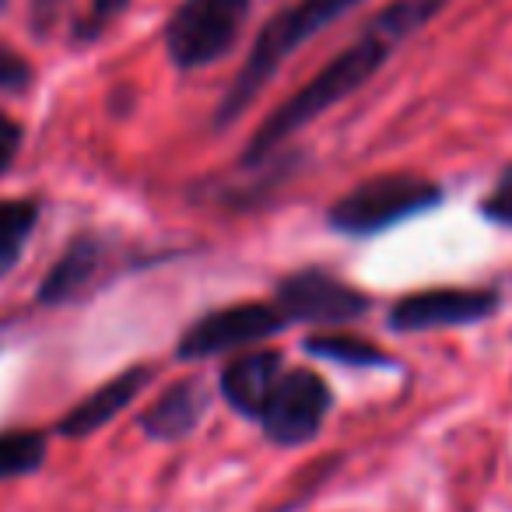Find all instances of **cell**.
<instances>
[{
	"label": "cell",
	"instance_id": "cell-14",
	"mask_svg": "<svg viewBox=\"0 0 512 512\" xmlns=\"http://www.w3.org/2000/svg\"><path fill=\"white\" fill-rule=\"evenodd\" d=\"M302 351L320 362L348 365V369H393V355H386L379 344L355 334H313L302 341Z\"/></svg>",
	"mask_w": 512,
	"mask_h": 512
},
{
	"label": "cell",
	"instance_id": "cell-16",
	"mask_svg": "<svg viewBox=\"0 0 512 512\" xmlns=\"http://www.w3.org/2000/svg\"><path fill=\"white\" fill-rule=\"evenodd\" d=\"M134 0H88L85 11L71 25V46H92L120 22Z\"/></svg>",
	"mask_w": 512,
	"mask_h": 512
},
{
	"label": "cell",
	"instance_id": "cell-11",
	"mask_svg": "<svg viewBox=\"0 0 512 512\" xmlns=\"http://www.w3.org/2000/svg\"><path fill=\"white\" fill-rule=\"evenodd\" d=\"M211 411V390L200 376H186L176 379L172 386H165L162 393L155 397V404H148L137 418L144 439L151 442H183L190 439L193 432L200 428V421L207 418Z\"/></svg>",
	"mask_w": 512,
	"mask_h": 512
},
{
	"label": "cell",
	"instance_id": "cell-17",
	"mask_svg": "<svg viewBox=\"0 0 512 512\" xmlns=\"http://www.w3.org/2000/svg\"><path fill=\"white\" fill-rule=\"evenodd\" d=\"M36 81V67L18 50L0 43V92L4 95H25Z\"/></svg>",
	"mask_w": 512,
	"mask_h": 512
},
{
	"label": "cell",
	"instance_id": "cell-15",
	"mask_svg": "<svg viewBox=\"0 0 512 512\" xmlns=\"http://www.w3.org/2000/svg\"><path fill=\"white\" fill-rule=\"evenodd\" d=\"M46 456H50V435L39 432V428L0 432V484L39 474Z\"/></svg>",
	"mask_w": 512,
	"mask_h": 512
},
{
	"label": "cell",
	"instance_id": "cell-3",
	"mask_svg": "<svg viewBox=\"0 0 512 512\" xmlns=\"http://www.w3.org/2000/svg\"><path fill=\"white\" fill-rule=\"evenodd\" d=\"M442 204V186L418 172H383L351 186L327 211V225L348 239H369Z\"/></svg>",
	"mask_w": 512,
	"mask_h": 512
},
{
	"label": "cell",
	"instance_id": "cell-13",
	"mask_svg": "<svg viewBox=\"0 0 512 512\" xmlns=\"http://www.w3.org/2000/svg\"><path fill=\"white\" fill-rule=\"evenodd\" d=\"M43 218V200L36 197H8L0 200V281L22 264L25 249Z\"/></svg>",
	"mask_w": 512,
	"mask_h": 512
},
{
	"label": "cell",
	"instance_id": "cell-5",
	"mask_svg": "<svg viewBox=\"0 0 512 512\" xmlns=\"http://www.w3.org/2000/svg\"><path fill=\"white\" fill-rule=\"evenodd\" d=\"M292 323L278 309V302H232L218 306L211 313L197 316L190 327L179 334L176 358L179 362H207L218 355H235V351H253L256 344L271 341Z\"/></svg>",
	"mask_w": 512,
	"mask_h": 512
},
{
	"label": "cell",
	"instance_id": "cell-4",
	"mask_svg": "<svg viewBox=\"0 0 512 512\" xmlns=\"http://www.w3.org/2000/svg\"><path fill=\"white\" fill-rule=\"evenodd\" d=\"M253 0H179L162 29L176 71H204L225 60L246 32Z\"/></svg>",
	"mask_w": 512,
	"mask_h": 512
},
{
	"label": "cell",
	"instance_id": "cell-10",
	"mask_svg": "<svg viewBox=\"0 0 512 512\" xmlns=\"http://www.w3.org/2000/svg\"><path fill=\"white\" fill-rule=\"evenodd\" d=\"M155 376H158L155 365H144V362L116 372V376L106 379L99 390L88 393L81 404H74L71 411L57 421L53 432H57L60 439H88V435H95L99 428H106L109 421L120 418V414L127 411L151 383H155Z\"/></svg>",
	"mask_w": 512,
	"mask_h": 512
},
{
	"label": "cell",
	"instance_id": "cell-19",
	"mask_svg": "<svg viewBox=\"0 0 512 512\" xmlns=\"http://www.w3.org/2000/svg\"><path fill=\"white\" fill-rule=\"evenodd\" d=\"M22 144H25V127L15 120V116L0 113V179L8 176L11 165L18 162Z\"/></svg>",
	"mask_w": 512,
	"mask_h": 512
},
{
	"label": "cell",
	"instance_id": "cell-9",
	"mask_svg": "<svg viewBox=\"0 0 512 512\" xmlns=\"http://www.w3.org/2000/svg\"><path fill=\"white\" fill-rule=\"evenodd\" d=\"M495 309L498 295L491 288H428L393 302L386 323L397 334H428V330L481 323Z\"/></svg>",
	"mask_w": 512,
	"mask_h": 512
},
{
	"label": "cell",
	"instance_id": "cell-7",
	"mask_svg": "<svg viewBox=\"0 0 512 512\" xmlns=\"http://www.w3.org/2000/svg\"><path fill=\"white\" fill-rule=\"evenodd\" d=\"M274 302L285 313V320L306 323V327H344L362 320L372 309V295L348 285L337 274L323 267H302L274 285Z\"/></svg>",
	"mask_w": 512,
	"mask_h": 512
},
{
	"label": "cell",
	"instance_id": "cell-12",
	"mask_svg": "<svg viewBox=\"0 0 512 512\" xmlns=\"http://www.w3.org/2000/svg\"><path fill=\"white\" fill-rule=\"evenodd\" d=\"M285 358L281 351L271 348H253L246 355L232 358L218 376V393L239 418L260 421L267 400H271L278 379L285 376Z\"/></svg>",
	"mask_w": 512,
	"mask_h": 512
},
{
	"label": "cell",
	"instance_id": "cell-8",
	"mask_svg": "<svg viewBox=\"0 0 512 512\" xmlns=\"http://www.w3.org/2000/svg\"><path fill=\"white\" fill-rule=\"evenodd\" d=\"M330 411H334V393L320 372L285 369L256 425L264 428L267 442L274 446L299 449L320 435Z\"/></svg>",
	"mask_w": 512,
	"mask_h": 512
},
{
	"label": "cell",
	"instance_id": "cell-6",
	"mask_svg": "<svg viewBox=\"0 0 512 512\" xmlns=\"http://www.w3.org/2000/svg\"><path fill=\"white\" fill-rule=\"evenodd\" d=\"M123 249L106 232H78L57 256V264L46 271L36 288V302L46 309H67L99 295L116 274L123 271Z\"/></svg>",
	"mask_w": 512,
	"mask_h": 512
},
{
	"label": "cell",
	"instance_id": "cell-20",
	"mask_svg": "<svg viewBox=\"0 0 512 512\" xmlns=\"http://www.w3.org/2000/svg\"><path fill=\"white\" fill-rule=\"evenodd\" d=\"M67 4H71V0H32V8H29L32 32H36L39 39L50 36V32L60 25V18H64Z\"/></svg>",
	"mask_w": 512,
	"mask_h": 512
},
{
	"label": "cell",
	"instance_id": "cell-1",
	"mask_svg": "<svg viewBox=\"0 0 512 512\" xmlns=\"http://www.w3.org/2000/svg\"><path fill=\"white\" fill-rule=\"evenodd\" d=\"M449 0H393L372 18L362 29V36L351 46H344L330 64H323L299 92H292L260 127L253 130V137L246 141L239 155V169L253 172L260 165H267L274 155L288 148L299 130L313 127L323 113L337 106V102L351 99L358 88H365L379 71L386 67V60L393 57L404 39H411L414 32H421Z\"/></svg>",
	"mask_w": 512,
	"mask_h": 512
},
{
	"label": "cell",
	"instance_id": "cell-21",
	"mask_svg": "<svg viewBox=\"0 0 512 512\" xmlns=\"http://www.w3.org/2000/svg\"><path fill=\"white\" fill-rule=\"evenodd\" d=\"M4 8H8V0H0V11H4Z\"/></svg>",
	"mask_w": 512,
	"mask_h": 512
},
{
	"label": "cell",
	"instance_id": "cell-2",
	"mask_svg": "<svg viewBox=\"0 0 512 512\" xmlns=\"http://www.w3.org/2000/svg\"><path fill=\"white\" fill-rule=\"evenodd\" d=\"M358 4H365V0H295V4L281 8L278 15L267 18L264 29L256 32L242 67L235 71L228 92L221 95L211 127L214 130L235 127L249 113V106L267 92V85L278 78L281 67L299 53V46L316 39L337 18L351 15Z\"/></svg>",
	"mask_w": 512,
	"mask_h": 512
},
{
	"label": "cell",
	"instance_id": "cell-18",
	"mask_svg": "<svg viewBox=\"0 0 512 512\" xmlns=\"http://www.w3.org/2000/svg\"><path fill=\"white\" fill-rule=\"evenodd\" d=\"M481 214L495 225H509L512 228V165H505L502 176L495 179L488 200L481 204Z\"/></svg>",
	"mask_w": 512,
	"mask_h": 512
}]
</instances>
